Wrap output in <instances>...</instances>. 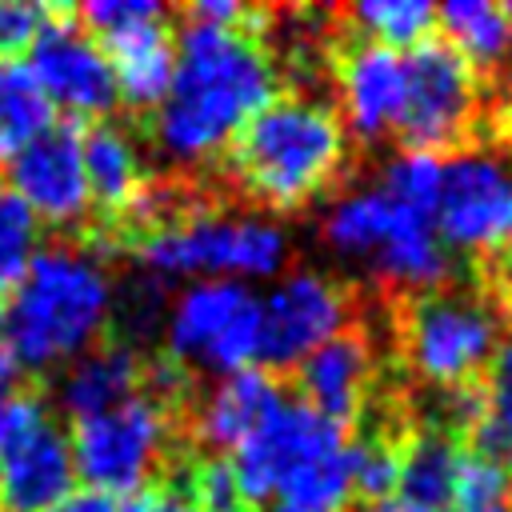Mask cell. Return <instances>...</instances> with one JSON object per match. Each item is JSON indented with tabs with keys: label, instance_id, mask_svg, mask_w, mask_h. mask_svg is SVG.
<instances>
[{
	"label": "cell",
	"instance_id": "6da1fadb",
	"mask_svg": "<svg viewBox=\"0 0 512 512\" xmlns=\"http://www.w3.org/2000/svg\"><path fill=\"white\" fill-rule=\"evenodd\" d=\"M280 72L248 24L184 20L164 100L152 108V136L176 164L208 160L276 96Z\"/></svg>",
	"mask_w": 512,
	"mask_h": 512
},
{
	"label": "cell",
	"instance_id": "7a4b0ae2",
	"mask_svg": "<svg viewBox=\"0 0 512 512\" xmlns=\"http://www.w3.org/2000/svg\"><path fill=\"white\" fill-rule=\"evenodd\" d=\"M232 184L264 208L288 212L316 200L348 160V128L332 104L308 92H276L232 140Z\"/></svg>",
	"mask_w": 512,
	"mask_h": 512
},
{
	"label": "cell",
	"instance_id": "3957f363",
	"mask_svg": "<svg viewBox=\"0 0 512 512\" xmlns=\"http://www.w3.org/2000/svg\"><path fill=\"white\" fill-rule=\"evenodd\" d=\"M108 316L112 280L104 264L76 244H48L36 248L4 308V344L24 368L76 360L96 348Z\"/></svg>",
	"mask_w": 512,
	"mask_h": 512
},
{
	"label": "cell",
	"instance_id": "277c9868",
	"mask_svg": "<svg viewBox=\"0 0 512 512\" xmlns=\"http://www.w3.org/2000/svg\"><path fill=\"white\" fill-rule=\"evenodd\" d=\"M320 232L332 252L364 264L376 280L404 292H436L452 276V252L436 236L432 216L392 200L380 184L340 192Z\"/></svg>",
	"mask_w": 512,
	"mask_h": 512
},
{
	"label": "cell",
	"instance_id": "5b68a950",
	"mask_svg": "<svg viewBox=\"0 0 512 512\" xmlns=\"http://www.w3.org/2000/svg\"><path fill=\"white\" fill-rule=\"evenodd\" d=\"M288 232L268 216L184 212L136 232V256L160 276H276L288 264Z\"/></svg>",
	"mask_w": 512,
	"mask_h": 512
},
{
	"label": "cell",
	"instance_id": "8992f818",
	"mask_svg": "<svg viewBox=\"0 0 512 512\" xmlns=\"http://www.w3.org/2000/svg\"><path fill=\"white\" fill-rule=\"evenodd\" d=\"M504 340L500 308L464 288H436L408 304L400 324V348L408 368L432 388L472 384L488 368Z\"/></svg>",
	"mask_w": 512,
	"mask_h": 512
},
{
	"label": "cell",
	"instance_id": "52a82bcc",
	"mask_svg": "<svg viewBox=\"0 0 512 512\" xmlns=\"http://www.w3.org/2000/svg\"><path fill=\"white\" fill-rule=\"evenodd\" d=\"M484 108L480 72L440 36H428L404 52V104L396 136L404 148L440 152L460 144Z\"/></svg>",
	"mask_w": 512,
	"mask_h": 512
},
{
	"label": "cell",
	"instance_id": "ba28073f",
	"mask_svg": "<svg viewBox=\"0 0 512 512\" xmlns=\"http://www.w3.org/2000/svg\"><path fill=\"white\" fill-rule=\"evenodd\" d=\"M168 424V404H160L152 392H136L116 408L80 416L68 436L76 476H84L88 488H100L108 496L144 492L148 476L156 472L168 448Z\"/></svg>",
	"mask_w": 512,
	"mask_h": 512
},
{
	"label": "cell",
	"instance_id": "9c48e42d",
	"mask_svg": "<svg viewBox=\"0 0 512 512\" xmlns=\"http://www.w3.org/2000/svg\"><path fill=\"white\" fill-rule=\"evenodd\" d=\"M168 356L200 360L212 372L256 368L260 356V296L240 280H200L184 288L168 316Z\"/></svg>",
	"mask_w": 512,
	"mask_h": 512
},
{
	"label": "cell",
	"instance_id": "30bf717a",
	"mask_svg": "<svg viewBox=\"0 0 512 512\" xmlns=\"http://www.w3.org/2000/svg\"><path fill=\"white\" fill-rule=\"evenodd\" d=\"M432 228L448 252H512V164L492 148H460L456 156H444Z\"/></svg>",
	"mask_w": 512,
	"mask_h": 512
},
{
	"label": "cell",
	"instance_id": "8fae6325",
	"mask_svg": "<svg viewBox=\"0 0 512 512\" xmlns=\"http://www.w3.org/2000/svg\"><path fill=\"white\" fill-rule=\"evenodd\" d=\"M80 24L100 40L116 72V96L132 108H156L168 92L176 40L156 0H92Z\"/></svg>",
	"mask_w": 512,
	"mask_h": 512
},
{
	"label": "cell",
	"instance_id": "7c38bea8",
	"mask_svg": "<svg viewBox=\"0 0 512 512\" xmlns=\"http://www.w3.org/2000/svg\"><path fill=\"white\" fill-rule=\"evenodd\" d=\"M340 448H348V436L340 424H332L304 400L284 396L264 416V424L232 452L228 464H232L244 504L252 508L260 500H272L280 492V484L292 480L300 468H308L312 460L340 452Z\"/></svg>",
	"mask_w": 512,
	"mask_h": 512
},
{
	"label": "cell",
	"instance_id": "4fadbf2b",
	"mask_svg": "<svg viewBox=\"0 0 512 512\" xmlns=\"http://www.w3.org/2000/svg\"><path fill=\"white\" fill-rule=\"evenodd\" d=\"M352 296L340 280L316 268H296L260 296V356L268 368H296L312 348L344 332Z\"/></svg>",
	"mask_w": 512,
	"mask_h": 512
},
{
	"label": "cell",
	"instance_id": "5bb4252c",
	"mask_svg": "<svg viewBox=\"0 0 512 512\" xmlns=\"http://www.w3.org/2000/svg\"><path fill=\"white\" fill-rule=\"evenodd\" d=\"M28 72L52 108L76 116H104L120 100L108 52L84 24L72 20V12H48L28 48Z\"/></svg>",
	"mask_w": 512,
	"mask_h": 512
},
{
	"label": "cell",
	"instance_id": "9a60e30c",
	"mask_svg": "<svg viewBox=\"0 0 512 512\" xmlns=\"http://www.w3.org/2000/svg\"><path fill=\"white\" fill-rule=\"evenodd\" d=\"M8 188L28 204L36 220L48 224H76L88 216V176H84V152H80V128L76 124H52L44 128L24 152L8 164Z\"/></svg>",
	"mask_w": 512,
	"mask_h": 512
},
{
	"label": "cell",
	"instance_id": "2e32d148",
	"mask_svg": "<svg viewBox=\"0 0 512 512\" xmlns=\"http://www.w3.org/2000/svg\"><path fill=\"white\" fill-rule=\"evenodd\" d=\"M340 120L364 140L396 132L404 104V52L372 40H352L336 60Z\"/></svg>",
	"mask_w": 512,
	"mask_h": 512
},
{
	"label": "cell",
	"instance_id": "e0dca14e",
	"mask_svg": "<svg viewBox=\"0 0 512 512\" xmlns=\"http://www.w3.org/2000/svg\"><path fill=\"white\" fill-rule=\"evenodd\" d=\"M372 372H376V360H372L368 336L344 328L296 364L300 400L344 428L364 412L372 392Z\"/></svg>",
	"mask_w": 512,
	"mask_h": 512
},
{
	"label": "cell",
	"instance_id": "ac0fdd59",
	"mask_svg": "<svg viewBox=\"0 0 512 512\" xmlns=\"http://www.w3.org/2000/svg\"><path fill=\"white\" fill-rule=\"evenodd\" d=\"M0 480H4L8 512H48L76 484L68 432L44 420L32 436H24L16 448L0 456Z\"/></svg>",
	"mask_w": 512,
	"mask_h": 512
},
{
	"label": "cell",
	"instance_id": "d6986e66",
	"mask_svg": "<svg viewBox=\"0 0 512 512\" xmlns=\"http://www.w3.org/2000/svg\"><path fill=\"white\" fill-rule=\"evenodd\" d=\"M284 400L280 384L272 380L268 368H240V372H228L196 408L192 424H196V436L208 444V448H240L260 424L264 416Z\"/></svg>",
	"mask_w": 512,
	"mask_h": 512
},
{
	"label": "cell",
	"instance_id": "ffe728a7",
	"mask_svg": "<svg viewBox=\"0 0 512 512\" xmlns=\"http://www.w3.org/2000/svg\"><path fill=\"white\" fill-rule=\"evenodd\" d=\"M80 152L92 204L108 220L128 216L144 200V160L132 132L112 120H96L88 132H80Z\"/></svg>",
	"mask_w": 512,
	"mask_h": 512
},
{
	"label": "cell",
	"instance_id": "44dd1931",
	"mask_svg": "<svg viewBox=\"0 0 512 512\" xmlns=\"http://www.w3.org/2000/svg\"><path fill=\"white\" fill-rule=\"evenodd\" d=\"M140 376H144V364L128 344L88 348L60 376V408L72 412L76 420L104 412V408H116L140 392Z\"/></svg>",
	"mask_w": 512,
	"mask_h": 512
},
{
	"label": "cell",
	"instance_id": "7402d4cb",
	"mask_svg": "<svg viewBox=\"0 0 512 512\" xmlns=\"http://www.w3.org/2000/svg\"><path fill=\"white\" fill-rule=\"evenodd\" d=\"M456 464L460 452L444 432H420L400 452L396 488L388 504L396 512H444L456 492Z\"/></svg>",
	"mask_w": 512,
	"mask_h": 512
},
{
	"label": "cell",
	"instance_id": "603a6c76",
	"mask_svg": "<svg viewBox=\"0 0 512 512\" xmlns=\"http://www.w3.org/2000/svg\"><path fill=\"white\" fill-rule=\"evenodd\" d=\"M436 24L444 28L440 40H448L476 72L496 68L512 56V20L504 4L492 0H448L436 8Z\"/></svg>",
	"mask_w": 512,
	"mask_h": 512
},
{
	"label": "cell",
	"instance_id": "cb8c5ba5",
	"mask_svg": "<svg viewBox=\"0 0 512 512\" xmlns=\"http://www.w3.org/2000/svg\"><path fill=\"white\" fill-rule=\"evenodd\" d=\"M44 128H52V104L32 80L28 64L0 60V164H12Z\"/></svg>",
	"mask_w": 512,
	"mask_h": 512
},
{
	"label": "cell",
	"instance_id": "d4e9b609",
	"mask_svg": "<svg viewBox=\"0 0 512 512\" xmlns=\"http://www.w3.org/2000/svg\"><path fill=\"white\" fill-rule=\"evenodd\" d=\"M352 500V444L300 468L272 496V512H344Z\"/></svg>",
	"mask_w": 512,
	"mask_h": 512
},
{
	"label": "cell",
	"instance_id": "484cf974",
	"mask_svg": "<svg viewBox=\"0 0 512 512\" xmlns=\"http://www.w3.org/2000/svg\"><path fill=\"white\" fill-rule=\"evenodd\" d=\"M476 396H480V412L472 424L476 452L512 468V336L500 340L496 356L484 368V384L476 388Z\"/></svg>",
	"mask_w": 512,
	"mask_h": 512
},
{
	"label": "cell",
	"instance_id": "4316f807",
	"mask_svg": "<svg viewBox=\"0 0 512 512\" xmlns=\"http://www.w3.org/2000/svg\"><path fill=\"white\" fill-rule=\"evenodd\" d=\"M348 20L356 24L360 40L388 44L400 52L428 40L436 24V8L428 0H360L348 8Z\"/></svg>",
	"mask_w": 512,
	"mask_h": 512
},
{
	"label": "cell",
	"instance_id": "83f0119b",
	"mask_svg": "<svg viewBox=\"0 0 512 512\" xmlns=\"http://www.w3.org/2000/svg\"><path fill=\"white\" fill-rule=\"evenodd\" d=\"M376 184L392 200H400V204L432 216V204H436L440 184H444V156L440 152H424V148H400L384 164V172H380Z\"/></svg>",
	"mask_w": 512,
	"mask_h": 512
},
{
	"label": "cell",
	"instance_id": "f1b7e54d",
	"mask_svg": "<svg viewBox=\"0 0 512 512\" xmlns=\"http://www.w3.org/2000/svg\"><path fill=\"white\" fill-rule=\"evenodd\" d=\"M36 240H40V220L0 180V296L20 284L24 268L36 256Z\"/></svg>",
	"mask_w": 512,
	"mask_h": 512
},
{
	"label": "cell",
	"instance_id": "f546056e",
	"mask_svg": "<svg viewBox=\"0 0 512 512\" xmlns=\"http://www.w3.org/2000/svg\"><path fill=\"white\" fill-rule=\"evenodd\" d=\"M512 472L484 452H460L452 504L464 512H508Z\"/></svg>",
	"mask_w": 512,
	"mask_h": 512
},
{
	"label": "cell",
	"instance_id": "4dcf8cb0",
	"mask_svg": "<svg viewBox=\"0 0 512 512\" xmlns=\"http://www.w3.org/2000/svg\"><path fill=\"white\" fill-rule=\"evenodd\" d=\"M396 468H400V452L388 440L372 436V440L352 444V492L368 496L372 504H380V500L392 496Z\"/></svg>",
	"mask_w": 512,
	"mask_h": 512
},
{
	"label": "cell",
	"instance_id": "1f68e13d",
	"mask_svg": "<svg viewBox=\"0 0 512 512\" xmlns=\"http://www.w3.org/2000/svg\"><path fill=\"white\" fill-rule=\"evenodd\" d=\"M44 420H48V408H44V400L36 392L16 388V392L0 396V456L8 448H16L24 436H32Z\"/></svg>",
	"mask_w": 512,
	"mask_h": 512
},
{
	"label": "cell",
	"instance_id": "d6a6232c",
	"mask_svg": "<svg viewBox=\"0 0 512 512\" xmlns=\"http://www.w3.org/2000/svg\"><path fill=\"white\" fill-rule=\"evenodd\" d=\"M48 20V8L24 0H0V60H16V52L32 48Z\"/></svg>",
	"mask_w": 512,
	"mask_h": 512
},
{
	"label": "cell",
	"instance_id": "836d02e7",
	"mask_svg": "<svg viewBox=\"0 0 512 512\" xmlns=\"http://www.w3.org/2000/svg\"><path fill=\"white\" fill-rule=\"evenodd\" d=\"M48 512H124V504H120V496H108V492H100V488H72L64 500H56Z\"/></svg>",
	"mask_w": 512,
	"mask_h": 512
},
{
	"label": "cell",
	"instance_id": "e575fe53",
	"mask_svg": "<svg viewBox=\"0 0 512 512\" xmlns=\"http://www.w3.org/2000/svg\"><path fill=\"white\" fill-rule=\"evenodd\" d=\"M124 512H196L180 492H168V488H144V492H136L128 504H124Z\"/></svg>",
	"mask_w": 512,
	"mask_h": 512
},
{
	"label": "cell",
	"instance_id": "d590c367",
	"mask_svg": "<svg viewBox=\"0 0 512 512\" xmlns=\"http://www.w3.org/2000/svg\"><path fill=\"white\" fill-rule=\"evenodd\" d=\"M20 372H24V364L12 356V348L0 340V396H8V392H16L20 388Z\"/></svg>",
	"mask_w": 512,
	"mask_h": 512
},
{
	"label": "cell",
	"instance_id": "8d00e7d4",
	"mask_svg": "<svg viewBox=\"0 0 512 512\" xmlns=\"http://www.w3.org/2000/svg\"><path fill=\"white\" fill-rule=\"evenodd\" d=\"M500 124H504V132L512 136V80H508V88H504V96H500Z\"/></svg>",
	"mask_w": 512,
	"mask_h": 512
},
{
	"label": "cell",
	"instance_id": "74e56055",
	"mask_svg": "<svg viewBox=\"0 0 512 512\" xmlns=\"http://www.w3.org/2000/svg\"><path fill=\"white\" fill-rule=\"evenodd\" d=\"M0 324H4V296H0Z\"/></svg>",
	"mask_w": 512,
	"mask_h": 512
},
{
	"label": "cell",
	"instance_id": "f35d334b",
	"mask_svg": "<svg viewBox=\"0 0 512 512\" xmlns=\"http://www.w3.org/2000/svg\"><path fill=\"white\" fill-rule=\"evenodd\" d=\"M504 12H508V20H512V4H504Z\"/></svg>",
	"mask_w": 512,
	"mask_h": 512
},
{
	"label": "cell",
	"instance_id": "ab89813d",
	"mask_svg": "<svg viewBox=\"0 0 512 512\" xmlns=\"http://www.w3.org/2000/svg\"><path fill=\"white\" fill-rule=\"evenodd\" d=\"M0 504H4V480H0Z\"/></svg>",
	"mask_w": 512,
	"mask_h": 512
},
{
	"label": "cell",
	"instance_id": "60d3db41",
	"mask_svg": "<svg viewBox=\"0 0 512 512\" xmlns=\"http://www.w3.org/2000/svg\"><path fill=\"white\" fill-rule=\"evenodd\" d=\"M444 512H464V508H444Z\"/></svg>",
	"mask_w": 512,
	"mask_h": 512
}]
</instances>
